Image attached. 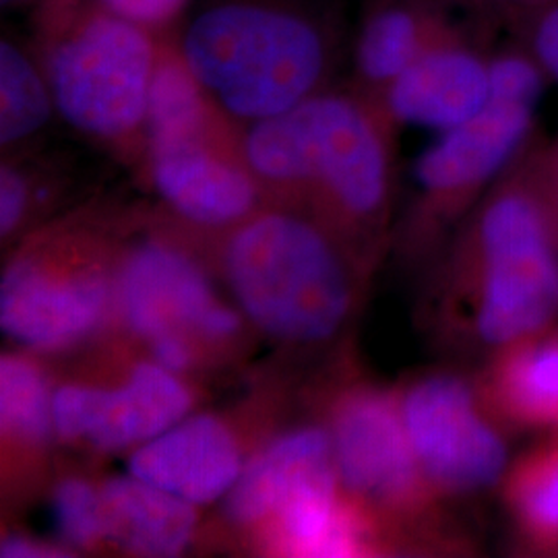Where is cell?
Wrapping results in <instances>:
<instances>
[{"label": "cell", "mask_w": 558, "mask_h": 558, "mask_svg": "<svg viewBox=\"0 0 558 558\" xmlns=\"http://www.w3.org/2000/svg\"><path fill=\"white\" fill-rule=\"evenodd\" d=\"M177 36L209 96L248 122L323 92L341 50L333 0H203Z\"/></svg>", "instance_id": "obj_1"}, {"label": "cell", "mask_w": 558, "mask_h": 558, "mask_svg": "<svg viewBox=\"0 0 558 558\" xmlns=\"http://www.w3.org/2000/svg\"><path fill=\"white\" fill-rule=\"evenodd\" d=\"M60 117L89 137L147 141L149 94L161 36L100 0H41L27 41Z\"/></svg>", "instance_id": "obj_2"}, {"label": "cell", "mask_w": 558, "mask_h": 558, "mask_svg": "<svg viewBox=\"0 0 558 558\" xmlns=\"http://www.w3.org/2000/svg\"><path fill=\"white\" fill-rule=\"evenodd\" d=\"M242 151L257 179L315 186L345 214H377L389 189L379 122L359 98L319 92L278 117L253 122Z\"/></svg>", "instance_id": "obj_3"}, {"label": "cell", "mask_w": 558, "mask_h": 558, "mask_svg": "<svg viewBox=\"0 0 558 558\" xmlns=\"http://www.w3.org/2000/svg\"><path fill=\"white\" fill-rule=\"evenodd\" d=\"M226 269L242 311L274 338L327 339L350 306L338 253L317 228L292 216L244 223L228 246Z\"/></svg>", "instance_id": "obj_4"}, {"label": "cell", "mask_w": 558, "mask_h": 558, "mask_svg": "<svg viewBox=\"0 0 558 558\" xmlns=\"http://www.w3.org/2000/svg\"><path fill=\"white\" fill-rule=\"evenodd\" d=\"M480 338L509 345L550 327L558 313V242L539 195L509 191L478 228Z\"/></svg>", "instance_id": "obj_5"}, {"label": "cell", "mask_w": 558, "mask_h": 558, "mask_svg": "<svg viewBox=\"0 0 558 558\" xmlns=\"http://www.w3.org/2000/svg\"><path fill=\"white\" fill-rule=\"evenodd\" d=\"M401 416L422 476L451 493L495 484L507 468V445L458 377L416 383L401 401Z\"/></svg>", "instance_id": "obj_6"}, {"label": "cell", "mask_w": 558, "mask_h": 558, "mask_svg": "<svg viewBox=\"0 0 558 558\" xmlns=\"http://www.w3.org/2000/svg\"><path fill=\"white\" fill-rule=\"evenodd\" d=\"M189 408V391L158 362L135 366L120 389L66 385L52 398L54 430L60 437L85 440L106 451L156 439L179 424Z\"/></svg>", "instance_id": "obj_7"}, {"label": "cell", "mask_w": 558, "mask_h": 558, "mask_svg": "<svg viewBox=\"0 0 558 558\" xmlns=\"http://www.w3.org/2000/svg\"><path fill=\"white\" fill-rule=\"evenodd\" d=\"M119 300L126 325L149 341L184 329L223 339L240 327L239 315L220 304L199 267L161 244H145L129 257L120 274Z\"/></svg>", "instance_id": "obj_8"}, {"label": "cell", "mask_w": 558, "mask_h": 558, "mask_svg": "<svg viewBox=\"0 0 558 558\" xmlns=\"http://www.w3.org/2000/svg\"><path fill=\"white\" fill-rule=\"evenodd\" d=\"M147 154L158 193L186 220L230 223L257 201V177L230 151L221 124L199 135L147 143Z\"/></svg>", "instance_id": "obj_9"}, {"label": "cell", "mask_w": 558, "mask_h": 558, "mask_svg": "<svg viewBox=\"0 0 558 558\" xmlns=\"http://www.w3.org/2000/svg\"><path fill=\"white\" fill-rule=\"evenodd\" d=\"M339 478L362 497L405 502L422 474L408 437L401 408L377 391H360L339 408L333 426Z\"/></svg>", "instance_id": "obj_10"}, {"label": "cell", "mask_w": 558, "mask_h": 558, "mask_svg": "<svg viewBox=\"0 0 558 558\" xmlns=\"http://www.w3.org/2000/svg\"><path fill=\"white\" fill-rule=\"evenodd\" d=\"M108 302L110 286L96 271L57 278L34 260H20L2 279L0 323L23 345L60 350L89 336Z\"/></svg>", "instance_id": "obj_11"}, {"label": "cell", "mask_w": 558, "mask_h": 558, "mask_svg": "<svg viewBox=\"0 0 558 558\" xmlns=\"http://www.w3.org/2000/svg\"><path fill=\"white\" fill-rule=\"evenodd\" d=\"M239 442L214 416L180 420L131 456V476L205 505L228 495L242 474Z\"/></svg>", "instance_id": "obj_12"}, {"label": "cell", "mask_w": 558, "mask_h": 558, "mask_svg": "<svg viewBox=\"0 0 558 558\" xmlns=\"http://www.w3.org/2000/svg\"><path fill=\"white\" fill-rule=\"evenodd\" d=\"M383 96L393 119L449 131L490 100L488 64L451 36L422 52Z\"/></svg>", "instance_id": "obj_13"}, {"label": "cell", "mask_w": 558, "mask_h": 558, "mask_svg": "<svg viewBox=\"0 0 558 558\" xmlns=\"http://www.w3.org/2000/svg\"><path fill=\"white\" fill-rule=\"evenodd\" d=\"M530 106L488 100L472 119L442 131L416 163V179L433 195H456L490 179L527 135Z\"/></svg>", "instance_id": "obj_14"}, {"label": "cell", "mask_w": 558, "mask_h": 558, "mask_svg": "<svg viewBox=\"0 0 558 558\" xmlns=\"http://www.w3.org/2000/svg\"><path fill=\"white\" fill-rule=\"evenodd\" d=\"M333 442L319 428H302L274 440L240 474L228 493V515L255 523L313 488L336 486Z\"/></svg>", "instance_id": "obj_15"}, {"label": "cell", "mask_w": 558, "mask_h": 558, "mask_svg": "<svg viewBox=\"0 0 558 558\" xmlns=\"http://www.w3.org/2000/svg\"><path fill=\"white\" fill-rule=\"evenodd\" d=\"M104 534L141 557H174L195 532L193 502L135 476L114 478L100 490Z\"/></svg>", "instance_id": "obj_16"}, {"label": "cell", "mask_w": 558, "mask_h": 558, "mask_svg": "<svg viewBox=\"0 0 558 558\" xmlns=\"http://www.w3.org/2000/svg\"><path fill=\"white\" fill-rule=\"evenodd\" d=\"M488 396L507 424L558 433V331H539L502 348Z\"/></svg>", "instance_id": "obj_17"}, {"label": "cell", "mask_w": 558, "mask_h": 558, "mask_svg": "<svg viewBox=\"0 0 558 558\" xmlns=\"http://www.w3.org/2000/svg\"><path fill=\"white\" fill-rule=\"evenodd\" d=\"M451 38L439 15L414 0H380L360 25L354 46L359 80L385 89L435 44Z\"/></svg>", "instance_id": "obj_18"}, {"label": "cell", "mask_w": 558, "mask_h": 558, "mask_svg": "<svg viewBox=\"0 0 558 558\" xmlns=\"http://www.w3.org/2000/svg\"><path fill=\"white\" fill-rule=\"evenodd\" d=\"M505 500L521 538L558 553V433L511 468Z\"/></svg>", "instance_id": "obj_19"}, {"label": "cell", "mask_w": 558, "mask_h": 558, "mask_svg": "<svg viewBox=\"0 0 558 558\" xmlns=\"http://www.w3.org/2000/svg\"><path fill=\"white\" fill-rule=\"evenodd\" d=\"M54 98L29 44L4 36L0 41V143L29 140L48 124Z\"/></svg>", "instance_id": "obj_20"}, {"label": "cell", "mask_w": 558, "mask_h": 558, "mask_svg": "<svg viewBox=\"0 0 558 558\" xmlns=\"http://www.w3.org/2000/svg\"><path fill=\"white\" fill-rule=\"evenodd\" d=\"M278 515L286 546L296 555L350 557L360 548L359 525L339 507L336 486L302 493Z\"/></svg>", "instance_id": "obj_21"}, {"label": "cell", "mask_w": 558, "mask_h": 558, "mask_svg": "<svg viewBox=\"0 0 558 558\" xmlns=\"http://www.w3.org/2000/svg\"><path fill=\"white\" fill-rule=\"evenodd\" d=\"M2 430L25 442L48 439L54 416L46 380L29 360L4 356L0 362Z\"/></svg>", "instance_id": "obj_22"}, {"label": "cell", "mask_w": 558, "mask_h": 558, "mask_svg": "<svg viewBox=\"0 0 558 558\" xmlns=\"http://www.w3.org/2000/svg\"><path fill=\"white\" fill-rule=\"evenodd\" d=\"M54 518L60 536L73 546H89L106 538L101 495L83 480H66L57 488Z\"/></svg>", "instance_id": "obj_23"}, {"label": "cell", "mask_w": 558, "mask_h": 558, "mask_svg": "<svg viewBox=\"0 0 558 558\" xmlns=\"http://www.w3.org/2000/svg\"><path fill=\"white\" fill-rule=\"evenodd\" d=\"M490 100L509 101L534 108L539 98L542 81L538 69L530 60L505 57L488 64Z\"/></svg>", "instance_id": "obj_24"}, {"label": "cell", "mask_w": 558, "mask_h": 558, "mask_svg": "<svg viewBox=\"0 0 558 558\" xmlns=\"http://www.w3.org/2000/svg\"><path fill=\"white\" fill-rule=\"evenodd\" d=\"M124 20L135 21L156 34L177 32L193 0H100Z\"/></svg>", "instance_id": "obj_25"}, {"label": "cell", "mask_w": 558, "mask_h": 558, "mask_svg": "<svg viewBox=\"0 0 558 558\" xmlns=\"http://www.w3.org/2000/svg\"><path fill=\"white\" fill-rule=\"evenodd\" d=\"M29 197L25 174L15 166H2L0 172V230L11 232L20 223Z\"/></svg>", "instance_id": "obj_26"}, {"label": "cell", "mask_w": 558, "mask_h": 558, "mask_svg": "<svg viewBox=\"0 0 558 558\" xmlns=\"http://www.w3.org/2000/svg\"><path fill=\"white\" fill-rule=\"evenodd\" d=\"M151 348H154L156 362L163 368H168L170 373L184 371L191 362V350L180 336H161L151 341Z\"/></svg>", "instance_id": "obj_27"}, {"label": "cell", "mask_w": 558, "mask_h": 558, "mask_svg": "<svg viewBox=\"0 0 558 558\" xmlns=\"http://www.w3.org/2000/svg\"><path fill=\"white\" fill-rule=\"evenodd\" d=\"M536 48L542 62L558 77V7L539 23Z\"/></svg>", "instance_id": "obj_28"}, {"label": "cell", "mask_w": 558, "mask_h": 558, "mask_svg": "<svg viewBox=\"0 0 558 558\" xmlns=\"http://www.w3.org/2000/svg\"><path fill=\"white\" fill-rule=\"evenodd\" d=\"M0 555L4 558H44V557H62L59 548L46 546L40 542H32V539L21 538V536H11V538L2 542Z\"/></svg>", "instance_id": "obj_29"}, {"label": "cell", "mask_w": 558, "mask_h": 558, "mask_svg": "<svg viewBox=\"0 0 558 558\" xmlns=\"http://www.w3.org/2000/svg\"><path fill=\"white\" fill-rule=\"evenodd\" d=\"M542 201H544L546 211H548L550 221H553V230H555V236H557L558 242V160L557 163H555L553 174H550L548 191H546V195L542 197Z\"/></svg>", "instance_id": "obj_30"}, {"label": "cell", "mask_w": 558, "mask_h": 558, "mask_svg": "<svg viewBox=\"0 0 558 558\" xmlns=\"http://www.w3.org/2000/svg\"><path fill=\"white\" fill-rule=\"evenodd\" d=\"M41 0H2L4 9H34L36 4H40Z\"/></svg>", "instance_id": "obj_31"}]
</instances>
